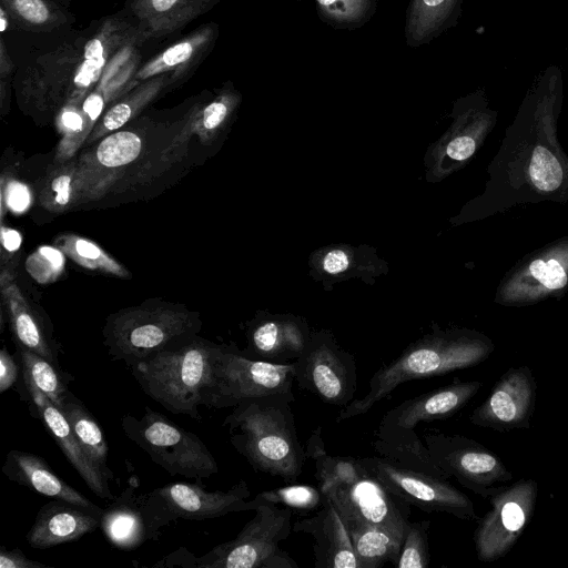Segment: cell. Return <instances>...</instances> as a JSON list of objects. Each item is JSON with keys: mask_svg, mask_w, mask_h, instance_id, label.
Wrapping results in <instances>:
<instances>
[{"mask_svg": "<svg viewBox=\"0 0 568 568\" xmlns=\"http://www.w3.org/2000/svg\"><path fill=\"white\" fill-rule=\"evenodd\" d=\"M562 101V72L550 64L535 77L506 129L471 217H490L523 204L568 203V154L558 139Z\"/></svg>", "mask_w": 568, "mask_h": 568, "instance_id": "cell-1", "label": "cell"}, {"mask_svg": "<svg viewBox=\"0 0 568 568\" xmlns=\"http://www.w3.org/2000/svg\"><path fill=\"white\" fill-rule=\"evenodd\" d=\"M140 44L136 22L106 17L91 34L39 57L28 69L19 97L44 111L82 106L108 70L132 55Z\"/></svg>", "mask_w": 568, "mask_h": 568, "instance_id": "cell-2", "label": "cell"}, {"mask_svg": "<svg viewBox=\"0 0 568 568\" xmlns=\"http://www.w3.org/2000/svg\"><path fill=\"white\" fill-rule=\"evenodd\" d=\"M293 394L244 400L232 407L223 426L232 446L257 471L294 481L306 458L291 404Z\"/></svg>", "mask_w": 568, "mask_h": 568, "instance_id": "cell-3", "label": "cell"}, {"mask_svg": "<svg viewBox=\"0 0 568 568\" xmlns=\"http://www.w3.org/2000/svg\"><path fill=\"white\" fill-rule=\"evenodd\" d=\"M494 349V342L477 331L455 329L427 336L377 369L367 393L341 408L336 422L367 413L403 383L475 366L487 359Z\"/></svg>", "mask_w": 568, "mask_h": 568, "instance_id": "cell-4", "label": "cell"}, {"mask_svg": "<svg viewBox=\"0 0 568 568\" xmlns=\"http://www.w3.org/2000/svg\"><path fill=\"white\" fill-rule=\"evenodd\" d=\"M479 381H455L402 402L379 422L372 443L383 458L402 467L423 471L443 479L450 476L430 458L415 427L420 422L446 419L462 409L481 388Z\"/></svg>", "mask_w": 568, "mask_h": 568, "instance_id": "cell-5", "label": "cell"}, {"mask_svg": "<svg viewBox=\"0 0 568 568\" xmlns=\"http://www.w3.org/2000/svg\"><path fill=\"white\" fill-rule=\"evenodd\" d=\"M222 346L195 337L176 351L158 353L131 367L142 390L172 414L200 419Z\"/></svg>", "mask_w": 568, "mask_h": 568, "instance_id": "cell-6", "label": "cell"}, {"mask_svg": "<svg viewBox=\"0 0 568 568\" xmlns=\"http://www.w3.org/2000/svg\"><path fill=\"white\" fill-rule=\"evenodd\" d=\"M199 328L197 314L181 305L144 304L111 315L103 343L113 361L131 368L158 353L182 348L196 337Z\"/></svg>", "mask_w": 568, "mask_h": 568, "instance_id": "cell-7", "label": "cell"}, {"mask_svg": "<svg viewBox=\"0 0 568 568\" xmlns=\"http://www.w3.org/2000/svg\"><path fill=\"white\" fill-rule=\"evenodd\" d=\"M254 517L237 536L193 559L195 568H298L280 547L292 529L293 510L263 499H253Z\"/></svg>", "mask_w": 568, "mask_h": 568, "instance_id": "cell-8", "label": "cell"}, {"mask_svg": "<svg viewBox=\"0 0 568 568\" xmlns=\"http://www.w3.org/2000/svg\"><path fill=\"white\" fill-rule=\"evenodd\" d=\"M124 435L171 476L204 479L219 471L207 446L192 432L148 406L141 417H122Z\"/></svg>", "mask_w": 568, "mask_h": 568, "instance_id": "cell-9", "label": "cell"}, {"mask_svg": "<svg viewBox=\"0 0 568 568\" xmlns=\"http://www.w3.org/2000/svg\"><path fill=\"white\" fill-rule=\"evenodd\" d=\"M251 493L240 480L226 491H207L196 484L173 483L144 495L143 509L151 539H158L162 527L178 519L203 520L230 513L254 510L247 501Z\"/></svg>", "mask_w": 568, "mask_h": 568, "instance_id": "cell-10", "label": "cell"}, {"mask_svg": "<svg viewBox=\"0 0 568 568\" xmlns=\"http://www.w3.org/2000/svg\"><path fill=\"white\" fill-rule=\"evenodd\" d=\"M568 294V235L523 256L503 276L494 302L524 307Z\"/></svg>", "mask_w": 568, "mask_h": 568, "instance_id": "cell-11", "label": "cell"}, {"mask_svg": "<svg viewBox=\"0 0 568 568\" xmlns=\"http://www.w3.org/2000/svg\"><path fill=\"white\" fill-rule=\"evenodd\" d=\"M294 373V363L256 361L234 347L222 346L206 407L227 408L248 399L293 394Z\"/></svg>", "mask_w": 568, "mask_h": 568, "instance_id": "cell-12", "label": "cell"}, {"mask_svg": "<svg viewBox=\"0 0 568 568\" xmlns=\"http://www.w3.org/2000/svg\"><path fill=\"white\" fill-rule=\"evenodd\" d=\"M324 497L337 509L348 532L382 528L404 539L410 523L412 505L388 490L366 470L357 480L337 485Z\"/></svg>", "mask_w": 568, "mask_h": 568, "instance_id": "cell-13", "label": "cell"}, {"mask_svg": "<svg viewBox=\"0 0 568 568\" xmlns=\"http://www.w3.org/2000/svg\"><path fill=\"white\" fill-rule=\"evenodd\" d=\"M537 493L535 479L521 478L500 486L488 498L491 509L479 519L474 534L478 560L493 562L511 549L534 516Z\"/></svg>", "mask_w": 568, "mask_h": 568, "instance_id": "cell-14", "label": "cell"}, {"mask_svg": "<svg viewBox=\"0 0 568 568\" xmlns=\"http://www.w3.org/2000/svg\"><path fill=\"white\" fill-rule=\"evenodd\" d=\"M358 459L367 473L412 506L426 513H446L463 520L478 519L474 503L448 479L402 467L381 456Z\"/></svg>", "mask_w": 568, "mask_h": 568, "instance_id": "cell-15", "label": "cell"}, {"mask_svg": "<svg viewBox=\"0 0 568 568\" xmlns=\"http://www.w3.org/2000/svg\"><path fill=\"white\" fill-rule=\"evenodd\" d=\"M433 462L465 488L488 499L513 478L503 460L480 443L463 435L428 433L423 436Z\"/></svg>", "mask_w": 568, "mask_h": 568, "instance_id": "cell-16", "label": "cell"}, {"mask_svg": "<svg viewBox=\"0 0 568 568\" xmlns=\"http://www.w3.org/2000/svg\"><path fill=\"white\" fill-rule=\"evenodd\" d=\"M293 363L294 382L300 388L341 408L354 399L357 386L355 361L332 338L324 335L310 337L302 354Z\"/></svg>", "mask_w": 568, "mask_h": 568, "instance_id": "cell-17", "label": "cell"}, {"mask_svg": "<svg viewBox=\"0 0 568 568\" xmlns=\"http://www.w3.org/2000/svg\"><path fill=\"white\" fill-rule=\"evenodd\" d=\"M537 385L531 369L521 365L508 368L495 383L487 398L469 415L478 427L509 432L530 427Z\"/></svg>", "mask_w": 568, "mask_h": 568, "instance_id": "cell-18", "label": "cell"}, {"mask_svg": "<svg viewBox=\"0 0 568 568\" xmlns=\"http://www.w3.org/2000/svg\"><path fill=\"white\" fill-rule=\"evenodd\" d=\"M143 149V138L131 130L114 131L78 159L81 203L101 199Z\"/></svg>", "mask_w": 568, "mask_h": 568, "instance_id": "cell-19", "label": "cell"}, {"mask_svg": "<svg viewBox=\"0 0 568 568\" xmlns=\"http://www.w3.org/2000/svg\"><path fill=\"white\" fill-rule=\"evenodd\" d=\"M22 382L32 415L41 419L87 486L101 499L113 500L108 478L84 453L63 413L41 390L23 379Z\"/></svg>", "mask_w": 568, "mask_h": 568, "instance_id": "cell-20", "label": "cell"}, {"mask_svg": "<svg viewBox=\"0 0 568 568\" xmlns=\"http://www.w3.org/2000/svg\"><path fill=\"white\" fill-rule=\"evenodd\" d=\"M293 530L312 537L317 568H358L348 529L328 498L314 515L293 524Z\"/></svg>", "mask_w": 568, "mask_h": 568, "instance_id": "cell-21", "label": "cell"}, {"mask_svg": "<svg viewBox=\"0 0 568 568\" xmlns=\"http://www.w3.org/2000/svg\"><path fill=\"white\" fill-rule=\"evenodd\" d=\"M219 26L209 22L165 48L148 60L132 75L134 85L153 77L168 73L175 85L184 82L214 48Z\"/></svg>", "mask_w": 568, "mask_h": 568, "instance_id": "cell-22", "label": "cell"}, {"mask_svg": "<svg viewBox=\"0 0 568 568\" xmlns=\"http://www.w3.org/2000/svg\"><path fill=\"white\" fill-rule=\"evenodd\" d=\"M100 518L84 507L53 499L39 509L27 541L36 549L71 542L100 527Z\"/></svg>", "mask_w": 568, "mask_h": 568, "instance_id": "cell-23", "label": "cell"}, {"mask_svg": "<svg viewBox=\"0 0 568 568\" xmlns=\"http://www.w3.org/2000/svg\"><path fill=\"white\" fill-rule=\"evenodd\" d=\"M1 470L9 480L45 497L84 507L100 516L103 514L104 509L57 476L47 460L36 454L12 449L7 453Z\"/></svg>", "mask_w": 568, "mask_h": 568, "instance_id": "cell-24", "label": "cell"}, {"mask_svg": "<svg viewBox=\"0 0 568 568\" xmlns=\"http://www.w3.org/2000/svg\"><path fill=\"white\" fill-rule=\"evenodd\" d=\"M221 1L128 0L125 7L136 20L142 44L150 39H161L181 30Z\"/></svg>", "mask_w": 568, "mask_h": 568, "instance_id": "cell-25", "label": "cell"}, {"mask_svg": "<svg viewBox=\"0 0 568 568\" xmlns=\"http://www.w3.org/2000/svg\"><path fill=\"white\" fill-rule=\"evenodd\" d=\"M132 479L130 486L112 500L100 518L105 538L124 550L136 548L151 539L143 509L144 495H135Z\"/></svg>", "mask_w": 568, "mask_h": 568, "instance_id": "cell-26", "label": "cell"}, {"mask_svg": "<svg viewBox=\"0 0 568 568\" xmlns=\"http://www.w3.org/2000/svg\"><path fill=\"white\" fill-rule=\"evenodd\" d=\"M0 286L17 345L26 347L59 366L58 351L30 308L11 273L2 267Z\"/></svg>", "mask_w": 568, "mask_h": 568, "instance_id": "cell-27", "label": "cell"}, {"mask_svg": "<svg viewBox=\"0 0 568 568\" xmlns=\"http://www.w3.org/2000/svg\"><path fill=\"white\" fill-rule=\"evenodd\" d=\"M464 0H409L404 23V39L409 48L430 43L454 28Z\"/></svg>", "mask_w": 568, "mask_h": 568, "instance_id": "cell-28", "label": "cell"}, {"mask_svg": "<svg viewBox=\"0 0 568 568\" xmlns=\"http://www.w3.org/2000/svg\"><path fill=\"white\" fill-rule=\"evenodd\" d=\"M308 336L297 325L265 321L256 325L248 338L244 356L275 364H288L302 354Z\"/></svg>", "mask_w": 568, "mask_h": 568, "instance_id": "cell-29", "label": "cell"}, {"mask_svg": "<svg viewBox=\"0 0 568 568\" xmlns=\"http://www.w3.org/2000/svg\"><path fill=\"white\" fill-rule=\"evenodd\" d=\"M174 85L171 75L168 73L140 82L109 105L84 144L90 145L106 134L118 131L139 115L162 92Z\"/></svg>", "mask_w": 568, "mask_h": 568, "instance_id": "cell-30", "label": "cell"}, {"mask_svg": "<svg viewBox=\"0 0 568 568\" xmlns=\"http://www.w3.org/2000/svg\"><path fill=\"white\" fill-rule=\"evenodd\" d=\"M240 102V92L232 82H226L211 101L195 105L189 112L183 128L172 140L170 148L186 143L193 135L203 144L211 143L229 122Z\"/></svg>", "mask_w": 568, "mask_h": 568, "instance_id": "cell-31", "label": "cell"}, {"mask_svg": "<svg viewBox=\"0 0 568 568\" xmlns=\"http://www.w3.org/2000/svg\"><path fill=\"white\" fill-rule=\"evenodd\" d=\"M60 410L65 416L84 453L108 480H112L114 474L108 465V442L92 414L71 390H68Z\"/></svg>", "mask_w": 568, "mask_h": 568, "instance_id": "cell-32", "label": "cell"}, {"mask_svg": "<svg viewBox=\"0 0 568 568\" xmlns=\"http://www.w3.org/2000/svg\"><path fill=\"white\" fill-rule=\"evenodd\" d=\"M305 455L314 463L318 489L323 496L337 485L357 480L365 473L358 458L333 456L326 452L322 427H317L310 436Z\"/></svg>", "mask_w": 568, "mask_h": 568, "instance_id": "cell-33", "label": "cell"}, {"mask_svg": "<svg viewBox=\"0 0 568 568\" xmlns=\"http://www.w3.org/2000/svg\"><path fill=\"white\" fill-rule=\"evenodd\" d=\"M17 29L49 32L73 21V16L54 0H0Z\"/></svg>", "mask_w": 568, "mask_h": 568, "instance_id": "cell-34", "label": "cell"}, {"mask_svg": "<svg viewBox=\"0 0 568 568\" xmlns=\"http://www.w3.org/2000/svg\"><path fill=\"white\" fill-rule=\"evenodd\" d=\"M39 201L54 213L67 212L81 203L78 159L54 164L42 183Z\"/></svg>", "mask_w": 568, "mask_h": 568, "instance_id": "cell-35", "label": "cell"}, {"mask_svg": "<svg viewBox=\"0 0 568 568\" xmlns=\"http://www.w3.org/2000/svg\"><path fill=\"white\" fill-rule=\"evenodd\" d=\"M22 379L41 390L59 409L72 377L41 355L17 345Z\"/></svg>", "mask_w": 568, "mask_h": 568, "instance_id": "cell-36", "label": "cell"}, {"mask_svg": "<svg viewBox=\"0 0 568 568\" xmlns=\"http://www.w3.org/2000/svg\"><path fill=\"white\" fill-rule=\"evenodd\" d=\"M357 557L358 568H378L396 565L403 538L382 528H364L349 531Z\"/></svg>", "mask_w": 568, "mask_h": 568, "instance_id": "cell-37", "label": "cell"}, {"mask_svg": "<svg viewBox=\"0 0 568 568\" xmlns=\"http://www.w3.org/2000/svg\"><path fill=\"white\" fill-rule=\"evenodd\" d=\"M55 246L73 262L84 268L128 276V271L97 243L77 234H61L54 241Z\"/></svg>", "mask_w": 568, "mask_h": 568, "instance_id": "cell-38", "label": "cell"}, {"mask_svg": "<svg viewBox=\"0 0 568 568\" xmlns=\"http://www.w3.org/2000/svg\"><path fill=\"white\" fill-rule=\"evenodd\" d=\"M314 2L320 19L337 30H355L364 27L376 13L378 4V0H314Z\"/></svg>", "mask_w": 568, "mask_h": 568, "instance_id": "cell-39", "label": "cell"}, {"mask_svg": "<svg viewBox=\"0 0 568 568\" xmlns=\"http://www.w3.org/2000/svg\"><path fill=\"white\" fill-rule=\"evenodd\" d=\"M429 520L410 521L405 532L396 567L426 568L430 556L428 548Z\"/></svg>", "mask_w": 568, "mask_h": 568, "instance_id": "cell-40", "label": "cell"}, {"mask_svg": "<svg viewBox=\"0 0 568 568\" xmlns=\"http://www.w3.org/2000/svg\"><path fill=\"white\" fill-rule=\"evenodd\" d=\"M257 495L276 505L303 511L316 510L324 500L321 490L311 485H288Z\"/></svg>", "mask_w": 568, "mask_h": 568, "instance_id": "cell-41", "label": "cell"}, {"mask_svg": "<svg viewBox=\"0 0 568 568\" xmlns=\"http://www.w3.org/2000/svg\"><path fill=\"white\" fill-rule=\"evenodd\" d=\"M62 254L58 247L42 246L28 260V271L39 282L54 281L63 271Z\"/></svg>", "mask_w": 568, "mask_h": 568, "instance_id": "cell-42", "label": "cell"}, {"mask_svg": "<svg viewBox=\"0 0 568 568\" xmlns=\"http://www.w3.org/2000/svg\"><path fill=\"white\" fill-rule=\"evenodd\" d=\"M30 202V194L28 187L14 181H8L6 184L4 179L1 180V217L6 213V204L8 207L16 212L23 211Z\"/></svg>", "mask_w": 568, "mask_h": 568, "instance_id": "cell-43", "label": "cell"}, {"mask_svg": "<svg viewBox=\"0 0 568 568\" xmlns=\"http://www.w3.org/2000/svg\"><path fill=\"white\" fill-rule=\"evenodd\" d=\"M20 368L21 365L3 346L0 352V393H4L18 382Z\"/></svg>", "mask_w": 568, "mask_h": 568, "instance_id": "cell-44", "label": "cell"}, {"mask_svg": "<svg viewBox=\"0 0 568 568\" xmlns=\"http://www.w3.org/2000/svg\"><path fill=\"white\" fill-rule=\"evenodd\" d=\"M45 564L27 558L20 549H0V568H45Z\"/></svg>", "mask_w": 568, "mask_h": 568, "instance_id": "cell-45", "label": "cell"}, {"mask_svg": "<svg viewBox=\"0 0 568 568\" xmlns=\"http://www.w3.org/2000/svg\"><path fill=\"white\" fill-rule=\"evenodd\" d=\"M322 265L328 274H338L348 267L349 258L344 251L333 250L325 255Z\"/></svg>", "mask_w": 568, "mask_h": 568, "instance_id": "cell-46", "label": "cell"}, {"mask_svg": "<svg viewBox=\"0 0 568 568\" xmlns=\"http://www.w3.org/2000/svg\"><path fill=\"white\" fill-rule=\"evenodd\" d=\"M21 244V236L20 234L11 229H7L4 225L1 226V245L3 253L9 252L13 253L16 252Z\"/></svg>", "mask_w": 568, "mask_h": 568, "instance_id": "cell-47", "label": "cell"}, {"mask_svg": "<svg viewBox=\"0 0 568 568\" xmlns=\"http://www.w3.org/2000/svg\"><path fill=\"white\" fill-rule=\"evenodd\" d=\"M14 64L6 47L3 37L0 38V79H11Z\"/></svg>", "mask_w": 568, "mask_h": 568, "instance_id": "cell-48", "label": "cell"}, {"mask_svg": "<svg viewBox=\"0 0 568 568\" xmlns=\"http://www.w3.org/2000/svg\"><path fill=\"white\" fill-rule=\"evenodd\" d=\"M10 81L11 79H0V102L2 115L7 113V108L10 101Z\"/></svg>", "mask_w": 568, "mask_h": 568, "instance_id": "cell-49", "label": "cell"}, {"mask_svg": "<svg viewBox=\"0 0 568 568\" xmlns=\"http://www.w3.org/2000/svg\"><path fill=\"white\" fill-rule=\"evenodd\" d=\"M17 29L11 16L3 6L0 4V31L2 36L6 31Z\"/></svg>", "mask_w": 568, "mask_h": 568, "instance_id": "cell-50", "label": "cell"}, {"mask_svg": "<svg viewBox=\"0 0 568 568\" xmlns=\"http://www.w3.org/2000/svg\"><path fill=\"white\" fill-rule=\"evenodd\" d=\"M54 1L62 3V6L64 8H69V6L71 4V0H54Z\"/></svg>", "mask_w": 568, "mask_h": 568, "instance_id": "cell-51", "label": "cell"}]
</instances>
